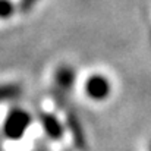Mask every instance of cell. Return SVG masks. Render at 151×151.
Listing matches in <instances>:
<instances>
[{
	"instance_id": "obj_1",
	"label": "cell",
	"mask_w": 151,
	"mask_h": 151,
	"mask_svg": "<svg viewBox=\"0 0 151 151\" xmlns=\"http://www.w3.org/2000/svg\"><path fill=\"white\" fill-rule=\"evenodd\" d=\"M109 91H110V84L104 76L100 75L91 76L87 82V93L93 99H104L109 94Z\"/></svg>"
}]
</instances>
